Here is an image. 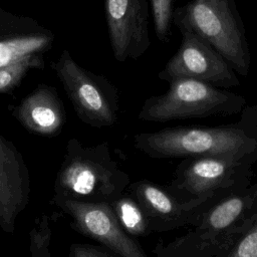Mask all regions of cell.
<instances>
[{
	"label": "cell",
	"instance_id": "obj_14",
	"mask_svg": "<svg viewBox=\"0 0 257 257\" xmlns=\"http://www.w3.org/2000/svg\"><path fill=\"white\" fill-rule=\"evenodd\" d=\"M11 113L27 131L48 138L57 136L65 122L63 101L46 83H39L12 107Z\"/></svg>",
	"mask_w": 257,
	"mask_h": 257
},
{
	"label": "cell",
	"instance_id": "obj_6",
	"mask_svg": "<svg viewBox=\"0 0 257 257\" xmlns=\"http://www.w3.org/2000/svg\"><path fill=\"white\" fill-rule=\"evenodd\" d=\"M256 162L251 158L232 156L185 158L177 166L167 188L182 200L224 199L251 185Z\"/></svg>",
	"mask_w": 257,
	"mask_h": 257
},
{
	"label": "cell",
	"instance_id": "obj_8",
	"mask_svg": "<svg viewBox=\"0 0 257 257\" xmlns=\"http://www.w3.org/2000/svg\"><path fill=\"white\" fill-rule=\"evenodd\" d=\"M182 41L177 52L159 72L161 80L170 82L192 78L221 88L240 85V80L229 62L206 40L190 28L179 25Z\"/></svg>",
	"mask_w": 257,
	"mask_h": 257
},
{
	"label": "cell",
	"instance_id": "obj_2",
	"mask_svg": "<svg viewBox=\"0 0 257 257\" xmlns=\"http://www.w3.org/2000/svg\"><path fill=\"white\" fill-rule=\"evenodd\" d=\"M257 219V182L214 204L192 231L152 252L158 257H227Z\"/></svg>",
	"mask_w": 257,
	"mask_h": 257
},
{
	"label": "cell",
	"instance_id": "obj_1",
	"mask_svg": "<svg viewBox=\"0 0 257 257\" xmlns=\"http://www.w3.org/2000/svg\"><path fill=\"white\" fill-rule=\"evenodd\" d=\"M134 147L153 159L232 156L257 161V105H246L240 118L227 124L178 125L137 134Z\"/></svg>",
	"mask_w": 257,
	"mask_h": 257
},
{
	"label": "cell",
	"instance_id": "obj_19",
	"mask_svg": "<svg viewBox=\"0 0 257 257\" xmlns=\"http://www.w3.org/2000/svg\"><path fill=\"white\" fill-rule=\"evenodd\" d=\"M227 257H257V219L247 233L230 250Z\"/></svg>",
	"mask_w": 257,
	"mask_h": 257
},
{
	"label": "cell",
	"instance_id": "obj_20",
	"mask_svg": "<svg viewBox=\"0 0 257 257\" xmlns=\"http://www.w3.org/2000/svg\"><path fill=\"white\" fill-rule=\"evenodd\" d=\"M69 257H117V254L106 246L73 243L69 247Z\"/></svg>",
	"mask_w": 257,
	"mask_h": 257
},
{
	"label": "cell",
	"instance_id": "obj_9",
	"mask_svg": "<svg viewBox=\"0 0 257 257\" xmlns=\"http://www.w3.org/2000/svg\"><path fill=\"white\" fill-rule=\"evenodd\" d=\"M130 195L140 204L152 232L164 233L185 226L196 227L205 212L223 200L204 197L182 200L167 186L140 180L127 186Z\"/></svg>",
	"mask_w": 257,
	"mask_h": 257
},
{
	"label": "cell",
	"instance_id": "obj_16",
	"mask_svg": "<svg viewBox=\"0 0 257 257\" xmlns=\"http://www.w3.org/2000/svg\"><path fill=\"white\" fill-rule=\"evenodd\" d=\"M42 55H30L10 65L0 67V94L11 93L16 89L31 69L42 68L44 66Z\"/></svg>",
	"mask_w": 257,
	"mask_h": 257
},
{
	"label": "cell",
	"instance_id": "obj_5",
	"mask_svg": "<svg viewBox=\"0 0 257 257\" xmlns=\"http://www.w3.org/2000/svg\"><path fill=\"white\" fill-rule=\"evenodd\" d=\"M246 99L241 94L192 78L169 82L168 90L148 97L139 111L144 121L166 122L176 119L232 115L242 112Z\"/></svg>",
	"mask_w": 257,
	"mask_h": 257
},
{
	"label": "cell",
	"instance_id": "obj_10",
	"mask_svg": "<svg viewBox=\"0 0 257 257\" xmlns=\"http://www.w3.org/2000/svg\"><path fill=\"white\" fill-rule=\"evenodd\" d=\"M72 219L70 227L111 249L119 257H147L142 246L120 226L108 203H86L52 199Z\"/></svg>",
	"mask_w": 257,
	"mask_h": 257
},
{
	"label": "cell",
	"instance_id": "obj_18",
	"mask_svg": "<svg viewBox=\"0 0 257 257\" xmlns=\"http://www.w3.org/2000/svg\"><path fill=\"white\" fill-rule=\"evenodd\" d=\"M155 32L161 41H168L173 21V0H151Z\"/></svg>",
	"mask_w": 257,
	"mask_h": 257
},
{
	"label": "cell",
	"instance_id": "obj_15",
	"mask_svg": "<svg viewBox=\"0 0 257 257\" xmlns=\"http://www.w3.org/2000/svg\"><path fill=\"white\" fill-rule=\"evenodd\" d=\"M111 207L122 229L131 236H147L152 233L140 204L131 196H120Z\"/></svg>",
	"mask_w": 257,
	"mask_h": 257
},
{
	"label": "cell",
	"instance_id": "obj_17",
	"mask_svg": "<svg viewBox=\"0 0 257 257\" xmlns=\"http://www.w3.org/2000/svg\"><path fill=\"white\" fill-rule=\"evenodd\" d=\"M52 234L50 219L46 214H42L35 220L29 232V252L32 257H51L49 247Z\"/></svg>",
	"mask_w": 257,
	"mask_h": 257
},
{
	"label": "cell",
	"instance_id": "obj_7",
	"mask_svg": "<svg viewBox=\"0 0 257 257\" xmlns=\"http://www.w3.org/2000/svg\"><path fill=\"white\" fill-rule=\"evenodd\" d=\"M51 67L82 122L102 128L117 121L118 91L106 77L80 66L68 50H63Z\"/></svg>",
	"mask_w": 257,
	"mask_h": 257
},
{
	"label": "cell",
	"instance_id": "obj_4",
	"mask_svg": "<svg viewBox=\"0 0 257 257\" xmlns=\"http://www.w3.org/2000/svg\"><path fill=\"white\" fill-rule=\"evenodd\" d=\"M173 20L206 40L237 73L248 75L251 54L234 0H191L173 12Z\"/></svg>",
	"mask_w": 257,
	"mask_h": 257
},
{
	"label": "cell",
	"instance_id": "obj_3",
	"mask_svg": "<svg viewBox=\"0 0 257 257\" xmlns=\"http://www.w3.org/2000/svg\"><path fill=\"white\" fill-rule=\"evenodd\" d=\"M130 185V176L112 159L108 142L84 146L68 140L56 174L52 199L111 204Z\"/></svg>",
	"mask_w": 257,
	"mask_h": 257
},
{
	"label": "cell",
	"instance_id": "obj_12",
	"mask_svg": "<svg viewBox=\"0 0 257 257\" xmlns=\"http://www.w3.org/2000/svg\"><path fill=\"white\" fill-rule=\"evenodd\" d=\"M30 175L22 154L0 133V227L14 233L16 219L30 200Z\"/></svg>",
	"mask_w": 257,
	"mask_h": 257
},
{
	"label": "cell",
	"instance_id": "obj_13",
	"mask_svg": "<svg viewBox=\"0 0 257 257\" xmlns=\"http://www.w3.org/2000/svg\"><path fill=\"white\" fill-rule=\"evenodd\" d=\"M54 33L36 20L0 8V67L51 49Z\"/></svg>",
	"mask_w": 257,
	"mask_h": 257
},
{
	"label": "cell",
	"instance_id": "obj_11",
	"mask_svg": "<svg viewBox=\"0 0 257 257\" xmlns=\"http://www.w3.org/2000/svg\"><path fill=\"white\" fill-rule=\"evenodd\" d=\"M104 8L115 60L143 56L151 45L148 0H105Z\"/></svg>",
	"mask_w": 257,
	"mask_h": 257
}]
</instances>
